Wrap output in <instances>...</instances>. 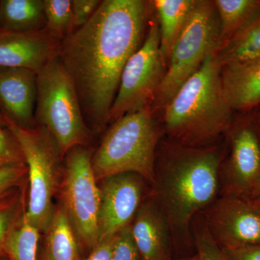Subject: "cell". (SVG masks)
<instances>
[{"mask_svg": "<svg viewBox=\"0 0 260 260\" xmlns=\"http://www.w3.org/2000/svg\"><path fill=\"white\" fill-rule=\"evenodd\" d=\"M147 9L143 0H104L61 42L58 56L74 83L87 125L101 129L109 124L124 66L145 40Z\"/></svg>", "mask_w": 260, "mask_h": 260, "instance_id": "obj_1", "label": "cell"}, {"mask_svg": "<svg viewBox=\"0 0 260 260\" xmlns=\"http://www.w3.org/2000/svg\"><path fill=\"white\" fill-rule=\"evenodd\" d=\"M223 160L216 148L175 143L164 147L155 162L153 194L167 216L173 240L189 242L194 217L218 198Z\"/></svg>", "mask_w": 260, "mask_h": 260, "instance_id": "obj_2", "label": "cell"}, {"mask_svg": "<svg viewBox=\"0 0 260 260\" xmlns=\"http://www.w3.org/2000/svg\"><path fill=\"white\" fill-rule=\"evenodd\" d=\"M221 70L218 52L213 53L165 107L166 130L174 143L205 146L230 128L234 111L224 93Z\"/></svg>", "mask_w": 260, "mask_h": 260, "instance_id": "obj_3", "label": "cell"}, {"mask_svg": "<svg viewBox=\"0 0 260 260\" xmlns=\"http://www.w3.org/2000/svg\"><path fill=\"white\" fill-rule=\"evenodd\" d=\"M160 137L151 107L121 116L113 123L92 158L95 178L134 173L153 184Z\"/></svg>", "mask_w": 260, "mask_h": 260, "instance_id": "obj_4", "label": "cell"}, {"mask_svg": "<svg viewBox=\"0 0 260 260\" xmlns=\"http://www.w3.org/2000/svg\"><path fill=\"white\" fill-rule=\"evenodd\" d=\"M35 119L52 135L61 158L90 139L76 88L58 55L37 73Z\"/></svg>", "mask_w": 260, "mask_h": 260, "instance_id": "obj_5", "label": "cell"}, {"mask_svg": "<svg viewBox=\"0 0 260 260\" xmlns=\"http://www.w3.org/2000/svg\"><path fill=\"white\" fill-rule=\"evenodd\" d=\"M3 121L18 140L28 168L27 218L46 234L54 215L53 199L59 185L62 158L59 147L44 126L25 128L3 118Z\"/></svg>", "mask_w": 260, "mask_h": 260, "instance_id": "obj_6", "label": "cell"}, {"mask_svg": "<svg viewBox=\"0 0 260 260\" xmlns=\"http://www.w3.org/2000/svg\"><path fill=\"white\" fill-rule=\"evenodd\" d=\"M220 37V22L214 1L198 0L189 21L173 46L167 71L154 99L157 107H167L207 57L218 52Z\"/></svg>", "mask_w": 260, "mask_h": 260, "instance_id": "obj_7", "label": "cell"}, {"mask_svg": "<svg viewBox=\"0 0 260 260\" xmlns=\"http://www.w3.org/2000/svg\"><path fill=\"white\" fill-rule=\"evenodd\" d=\"M65 157L62 206L80 242L93 249L99 242L102 194L92 167L91 154L80 145L72 148Z\"/></svg>", "mask_w": 260, "mask_h": 260, "instance_id": "obj_8", "label": "cell"}, {"mask_svg": "<svg viewBox=\"0 0 260 260\" xmlns=\"http://www.w3.org/2000/svg\"><path fill=\"white\" fill-rule=\"evenodd\" d=\"M165 65L160 51L158 23L154 22L141 47L124 66L109 112V123L150 107L165 75Z\"/></svg>", "mask_w": 260, "mask_h": 260, "instance_id": "obj_9", "label": "cell"}, {"mask_svg": "<svg viewBox=\"0 0 260 260\" xmlns=\"http://www.w3.org/2000/svg\"><path fill=\"white\" fill-rule=\"evenodd\" d=\"M225 134L229 152L222 162L220 193L253 200L260 182V128L252 111L234 118Z\"/></svg>", "mask_w": 260, "mask_h": 260, "instance_id": "obj_10", "label": "cell"}, {"mask_svg": "<svg viewBox=\"0 0 260 260\" xmlns=\"http://www.w3.org/2000/svg\"><path fill=\"white\" fill-rule=\"evenodd\" d=\"M205 225L220 248L260 245V203L220 194L205 210Z\"/></svg>", "mask_w": 260, "mask_h": 260, "instance_id": "obj_11", "label": "cell"}, {"mask_svg": "<svg viewBox=\"0 0 260 260\" xmlns=\"http://www.w3.org/2000/svg\"><path fill=\"white\" fill-rule=\"evenodd\" d=\"M143 179L134 173H123L104 179L100 187L99 242L115 237L131 224L142 204Z\"/></svg>", "mask_w": 260, "mask_h": 260, "instance_id": "obj_12", "label": "cell"}, {"mask_svg": "<svg viewBox=\"0 0 260 260\" xmlns=\"http://www.w3.org/2000/svg\"><path fill=\"white\" fill-rule=\"evenodd\" d=\"M61 42L47 29L36 31H0V68H22L39 73L58 55Z\"/></svg>", "mask_w": 260, "mask_h": 260, "instance_id": "obj_13", "label": "cell"}, {"mask_svg": "<svg viewBox=\"0 0 260 260\" xmlns=\"http://www.w3.org/2000/svg\"><path fill=\"white\" fill-rule=\"evenodd\" d=\"M37 98V74L22 68H0V114L16 125L32 128Z\"/></svg>", "mask_w": 260, "mask_h": 260, "instance_id": "obj_14", "label": "cell"}, {"mask_svg": "<svg viewBox=\"0 0 260 260\" xmlns=\"http://www.w3.org/2000/svg\"><path fill=\"white\" fill-rule=\"evenodd\" d=\"M131 232L141 260H172L170 225L153 194L140 205Z\"/></svg>", "mask_w": 260, "mask_h": 260, "instance_id": "obj_15", "label": "cell"}, {"mask_svg": "<svg viewBox=\"0 0 260 260\" xmlns=\"http://www.w3.org/2000/svg\"><path fill=\"white\" fill-rule=\"evenodd\" d=\"M224 93L234 112L245 113L260 105V56L222 66Z\"/></svg>", "mask_w": 260, "mask_h": 260, "instance_id": "obj_16", "label": "cell"}, {"mask_svg": "<svg viewBox=\"0 0 260 260\" xmlns=\"http://www.w3.org/2000/svg\"><path fill=\"white\" fill-rule=\"evenodd\" d=\"M198 0H155L160 31V51L166 65L174 43L189 21Z\"/></svg>", "mask_w": 260, "mask_h": 260, "instance_id": "obj_17", "label": "cell"}, {"mask_svg": "<svg viewBox=\"0 0 260 260\" xmlns=\"http://www.w3.org/2000/svg\"><path fill=\"white\" fill-rule=\"evenodd\" d=\"M45 28L44 0H0V31L30 32Z\"/></svg>", "mask_w": 260, "mask_h": 260, "instance_id": "obj_18", "label": "cell"}, {"mask_svg": "<svg viewBox=\"0 0 260 260\" xmlns=\"http://www.w3.org/2000/svg\"><path fill=\"white\" fill-rule=\"evenodd\" d=\"M46 234V260H79L76 234L63 206L54 210Z\"/></svg>", "mask_w": 260, "mask_h": 260, "instance_id": "obj_19", "label": "cell"}, {"mask_svg": "<svg viewBox=\"0 0 260 260\" xmlns=\"http://www.w3.org/2000/svg\"><path fill=\"white\" fill-rule=\"evenodd\" d=\"M222 66L260 56V10L218 51Z\"/></svg>", "mask_w": 260, "mask_h": 260, "instance_id": "obj_20", "label": "cell"}, {"mask_svg": "<svg viewBox=\"0 0 260 260\" xmlns=\"http://www.w3.org/2000/svg\"><path fill=\"white\" fill-rule=\"evenodd\" d=\"M214 4L220 22V49L260 10V0H215Z\"/></svg>", "mask_w": 260, "mask_h": 260, "instance_id": "obj_21", "label": "cell"}, {"mask_svg": "<svg viewBox=\"0 0 260 260\" xmlns=\"http://www.w3.org/2000/svg\"><path fill=\"white\" fill-rule=\"evenodd\" d=\"M26 207L5 242L3 253L8 260H37L39 232L26 216Z\"/></svg>", "mask_w": 260, "mask_h": 260, "instance_id": "obj_22", "label": "cell"}, {"mask_svg": "<svg viewBox=\"0 0 260 260\" xmlns=\"http://www.w3.org/2000/svg\"><path fill=\"white\" fill-rule=\"evenodd\" d=\"M46 29L59 42L73 31L71 0H44Z\"/></svg>", "mask_w": 260, "mask_h": 260, "instance_id": "obj_23", "label": "cell"}, {"mask_svg": "<svg viewBox=\"0 0 260 260\" xmlns=\"http://www.w3.org/2000/svg\"><path fill=\"white\" fill-rule=\"evenodd\" d=\"M25 201V192L21 188L0 200V259L4 257L3 249L7 238L26 207Z\"/></svg>", "mask_w": 260, "mask_h": 260, "instance_id": "obj_24", "label": "cell"}, {"mask_svg": "<svg viewBox=\"0 0 260 260\" xmlns=\"http://www.w3.org/2000/svg\"><path fill=\"white\" fill-rule=\"evenodd\" d=\"M18 140L3 121H0V169L25 164Z\"/></svg>", "mask_w": 260, "mask_h": 260, "instance_id": "obj_25", "label": "cell"}, {"mask_svg": "<svg viewBox=\"0 0 260 260\" xmlns=\"http://www.w3.org/2000/svg\"><path fill=\"white\" fill-rule=\"evenodd\" d=\"M193 237L199 260H226L221 248L210 235L204 220L203 223L193 225Z\"/></svg>", "mask_w": 260, "mask_h": 260, "instance_id": "obj_26", "label": "cell"}, {"mask_svg": "<svg viewBox=\"0 0 260 260\" xmlns=\"http://www.w3.org/2000/svg\"><path fill=\"white\" fill-rule=\"evenodd\" d=\"M28 176L26 164L0 169V198H5L22 187Z\"/></svg>", "mask_w": 260, "mask_h": 260, "instance_id": "obj_27", "label": "cell"}, {"mask_svg": "<svg viewBox=\"0 0 260 260\" xmlns=\"http://www.w3.org/2000/svg\"><path fill=\"white\" fill-rule=\"evenodd\" d=\"M111 260H141L132 236L131 224L116 234Z\"/></svg>", "mask_w": 260, "mask_h": 260, "instance_id": "obj_28", "label": "cell"}, {"mask_svg": "<svg viewBox=\"0 0 260 260\" xmlns=\"http://www.w3.org/2000/svg\"><path fill=\"white\" fill-rule=\"evenodd\" d=\"M102 1L99 0H73L71 1L73 29L79 28L88 21Z\"/></svg>", "mask_w": 260, "mask_h": 260, "instance_id": "obj_29", "label": "cell"}, {"mask_svg": "<svg viewBox=\"0 0 260 260\" xmlns=\"http://www.w3.org/2000/svg\"><path fill=\"white\" fill-rule=\"evenodd\" d=\"M226 260H260V245L221 248Z\"/></svg>", "mask_w": 260, "mask_h": 260, "instance_id": "obj_30", "label": "cell"}, {"mask_svg": "<svg viewBox=\"0 0 260 260\" xmlns=\"http://www.w3.org/2000/svg\"><path fill=\"white\" fill-rule=\"evenodd\" d=\"M115 237L107 238L100 241L92 249V252L84 260H111Z\"/></svg>", "mask_w": 260, "mask_h": 260, "instance_id": "obj_31", "label": "cell"}, {"mask_svg": "<svg viewBox=\"0 0 260 260\" xmlns=\"http://www.w3.org/2000/svg\"><path fill=\"white\" fill-rule=\"evenodd\" d=\"M252 112L254 113V117H255L260 128V105L252 110Z\"/></svg>", "mask_w": 260, "mask_h": 260, "instance_id": "obj_32", "label": "cell"}, {"mask_svg": "<svg viewBox=\"0 0 260 260\" xmlns=\"http://www.w3.org/2000/svg\"><path fill=\"white\" fill-rule=\"evenodd\" d=\"M253 200H256V201L259 202V203H260V182L259 186H258L257 189H256L255 194H254V198H253Z\"/></svg>", "mask_w": 260, "mask_h": 260, "instance_id": "obj_33", "label": "cell"}, {"mask_svg": "<svg viewBox=\"0 0 260 260\" xmlns=\"http://www.w3.org/2000/svg\"><path fill=\"white\" fill-rule=\"evenodd\" d=\"M181 260H199V257H198V255L196 253V254H194V255L189 256V257L185 258V259Z\"/></svg>", "mask_w": 260, "mask_h": 260, "instance_id": "obj_34", "label": "cell"}, {"mask_svg": "<svg viewBox=\"0 0 260 260\" xmlns=\"http://www.w3.org/2000/svg\"><path fill=\"white\" fill-rule=\"evenodd\" d=\"M0 121H3V117H2L1 114H0Z\"/></svg>", "mask_w": 260, "mask_h": 260, "instance_id": "obj_35", "label": "cell"}, {"mask_svg": "<svg viewBox=\"0 0 260 260\" xmlns=\"http://www.w3.org/2000/svg\"><path fill=\"white\" fill-rule=\"evenodd\" d=\"M10 194H9V195H10ZM8 196H6V197H8ZM6 197H5V198H6ZM0 198V200H3V199H4V198Z\"/></svg>", "mask_w": 260, "mask_h": 260, "instance_id": "obj_36", "label": "cell"}, {"mask_svg": "<svg viewBox=\"0 0 260 260\" xmlns=\"http://www.w3.org/2000/svg\"><path fill=\"white\" fill-rule=\"evenodd\" d=\"M0 260H1V259H0Z\"/></svg>", "mask_w": 260, "mask_h": 260, "instance_id": "obj_37", "label": "cell"}]
</instances>
